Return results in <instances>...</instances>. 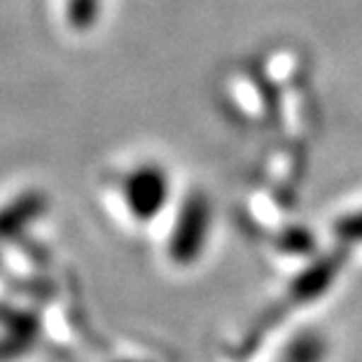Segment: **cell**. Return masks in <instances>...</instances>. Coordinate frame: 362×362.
I'll use <instances>...</instances> for the list:
<instances>
[{"label":"cell","mask_w":362,"mask_h":362,"mask_svg":"<svg viewBox=\"0 0 362 362\" xmlns=\"http://www.w3.org/2000/svg\"><path fill=\"white\" fill-rule=\"evenodd\" d=\"M208 241V213L202 204L189 206L182 213L180 222L173 229L171 243H168V259L175 267L187 269L202 259V252Z\"/></svg>","instance_id":"cell-3"},{"label":"cell","mask_w":362,"mask_h":362,"mask_svg":"<svg viewBox=\"0 0 362 362\" xmlns=\"http://www.w3.org/2000/svg\"><path fill=\"white\" fill-rule=\"evenodd\" d=\"M143 182H134L129 192V208L136 215V220H150L152 215L164 206V185H159L155 178H141Z\"/></svg>","instance_id":"cell-5"},{"label":"cell","mask_w":362,"mask_h":362,"mask_svg":"<svg viewBox=\"0 0 362 362\" xmlns=\"http://www.w3.org/2000/svg\"><path fill=\"white\" fill-rule=\"evenodd\" d=\"M40 208H42V199L35 194H24L17 202L0 208V241L17 236L40 213Z\"/></svg>","instance_id":"cell-4"},{"label":"cell","mask_w":362,"mask_h":362,"mask_svg":"<svg viewBox=\"0 0 362 362\" xmlns=\"http://www.w3.org/2000/svg\"><path fill=\"white\" fill-rule=\"evenodd\" d=\"M334 279H337L334 262L315 264L313 269H306V272L297 274L295 279L288 283V288L281 292V297L267 309L269 313L262 315L255 325L248 329L243 341L238 344V358H248L250 351L255 349L257 344H262V339L267 337L269 329L283 322L290 313H295L297 309H304V306H311L318 302L320 297H325L327 290L332 288Z\"/></svg>","instance_id":"cell-1"},{"label":"cell","mask_w":362,"mask_h":362,"mask_svg":"<svg viewBox=\"0 0 362 362\" xmlns=\"http://www.w3.org/2000/svg\"><path fill=\"white\" fill-rule=\"evenodd\" d=\"M325 341L320 334L304 332L292 339V344L285 349L281 362H322L325 360Z\"/></svg>","instance_id":"cell-6"},{"label":"cell","mask_w":362,"mask_h":362,"mask_svg":"<svg viewBox=\"0 0 362 362\" xmlns=\"http://www.w3.org/2000/svg\"><path fill=\"white\" fill-rule=\"evenodd\" d=\"M42 320L33 309L0 306V362H17L35 351Z\"/></svg>","instance_id":"cell-2"}]
</instances>
